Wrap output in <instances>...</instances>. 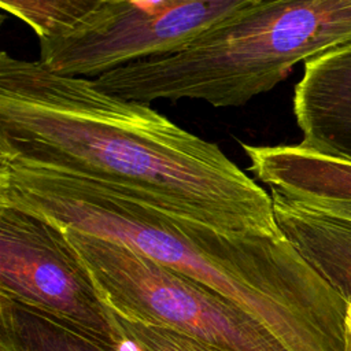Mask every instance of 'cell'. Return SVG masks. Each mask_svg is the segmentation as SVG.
<instances>
[{
	"label": "cell",
	"instance_id": "cell-1",
	"mask_svg": "<svg viewBox=\"0 0 351 351\" xmlns=\"http://www.w3.org/2000/svg\"><path fill=\"white\" fill-rule=\"evenodd\" d=\"M0 158L128 189L226 233H278L273 202L222 149L149 104L0 53Z\"/></svg>",
	"mask_w": 351,
	"mask_h": 351
},
{
	"label": "cell",
	"instance_id": "cell-2",
	"mask_svg": "<svg viewBox=\"0 0 351 351\" xmlns=\"http://www.w3.org/2000/svg\"><path fill=\"white\" fill-rule=\"evenodd\" d=\"M0 204L123 244L225 296L288 351H346V303L281 233H226L128 189L0 158Z\"/></svg>",
	"mask_w": 351,
	"mask_h": 351
},
{
	"label": "cell",
	"instance_id": "cell-3",
	"mask_svg": "<svg viewBox=\"0 0 351 351\" xmlns=\"http://www.w3.org/2000/svg\"><path fill=\"white\" fill-rule=\"evenodd\" d=\"M351 45V0H251L186 49L130 63L95 84L119 99L203 100L239 107L269 92L291 69Z\"/></svg>",
	"mask_w": 351,
	"mask_h": 351
},
{
	"label": "cell",
	"instance_id": "cell-4",
	"mask_svg": "<svg viewBox=\"0 0 351 351\" xmlns=\"http://www.w3.org/2000/svg\"><path fill=\"white\" fill-rule=\"evenodd\" d=\"M64 230L115 315L225 351H288L256 318L214 289L117 241Z\"/></svg>",
	"mask_w": 351,
	"mask_h": 351
},
{
	"label": "cell",
	"instance_id": "cell-5",
	"mask_svg": "<svg viewBox=\"0 0 351 351\" xmlns=\"http://www.w3.org/2000/svg\"><path fill=\"white\" fill-rule=\"evenodd\" d=\"M251 0H88L77 19L40 40L38 62L49 71L88 78L186 49Z\"/></svg>",
	"mask_w": 351,
	"mask_h": 351
},
{
	"label": "cell",
	"instance_id": "cell-6",
	"mask_svg": "<svg viewBox=\"0 0 351 351\" xmlns=\"http://www.w3.org/2000/svg\"><path fill=\"white\" fill-rule=\"evenodd\" d=\"M0 295L129 344L85 261L59 225L0 204Z\"/></svg>",
	"mask_w": 351,
	"mask_h": 351
},
{
	"label": "cell",
	"instance_id": "cell-7",
	"mask_svg": "<svg viewBox=\"0 0 351 351\" xmlns=\"http://www.w3.org/2000/svg\"><path fill=\"white\" fill-rule=\"evenodd\" d=\"M293 114L303 134L300 148L351 163V45L304 63Z\"/></svg>",
	"mask_w": 351,
	"mask_h": 351
},
{
	"label": "cell",
	"instance_id": "cell-8",
	"mask_svg": "<svg viewBox=\"0 0 351 351\" xmlns=\"http://www.w3.org/2000/svg\"><path fill=\"white\" fill-rule=\"evenodd\" d=\"M278 229L344 300L351 299V219L270 191Z\"/></svg>",
	"mask_w": 351,
	"mask_h": 351
},
{
	"label": "cell",
	"instance_id": "cell-9",
	"mask_svg": "<svg viewBox=\"0 0 351 351\" xmlns=\"http://www.w3.org/2000/svg\"><path fill=\"white\" fill-rule=\"evenodd\" d=\"M250 171L270 191L300 200L351 199V163L299 145H248Z\"/></svg>",
	"mask_w": 351,
	"mask_h": 351
},
{
	"label": "cell",
	"instance_id": "cell-10",
	"mask_svg": "<svg viewBox=\"0 0 351 351\" xmlns=\"http://www.w3.org/2000/svg\"><path fill=\"white\" fill-rule=\"evenodd\" d=\"M0 351H134L66 319L0 295ZM137 351V350H136Z\"/></svg>",
	"mask_w": 351,
	"mask_h": 351
},
{
	"label": "cell",
	"instance_id": "cell-11",
	"mask_svg": "<svg viewBox=\"0 0 351 351\" xmlns=\"http://www.w3.org/2000/svg\"><path fill=\"white\" fill-rule=\"evenodd\" d=\"M88 0H1L4 11L29 25L38 41L69 27L85 10Z\"/></svg>",
	"mask_w": 351,
	"mask_h": 351
},
{
	"label": "cell",
	"instance_id": "cell-12",
	"mask_svg": "<svg viewBox=\"0 0 351 351\" xmlns=\"http://www.w3.org/2000/svg\"><path fill=\"white\" fill-rule=\"evenodd\" d=\"M117 318L125 337L137 351H225L167 328L136 324L118 315Z\"/></svg>",
	"mask_w": 351,
	"mask_h": 351
},
{
	"label": "cell",
	"instance_id": "cell-13",
	"mask_svg": "<svg viewBox=\"0 0 351 351\" xmlns=\"http://www.w3.org/2000/svg\"><path fill=\"white\" fill-rule=\"evenodd\" d=\"M293 199V197H292ZM300 200V199H298ZM311 203L319 208L337 214L340 217L351 219V199H340V200H303Z\"/></svg>",
	"mask_w": 351,
	"mask_h": 351
},
{
	"label": "cell",
	"instance_id": "cell-14",
	"mask_svg": "<svg viewBox=\"0 0 351 351\" xmlns=\"http://www.w3.org/2000/svg\"><path fill=\"white\" fill-rule=\"evenodd\" d=\"M346 351H351V333L347 332V343H346Z\"/></svg>",
	"mask_w": 351,
	"mask_h": 351
}]
</instances>
